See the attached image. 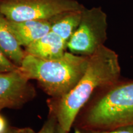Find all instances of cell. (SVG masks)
<instances>
[{
	"instance_id": "cell-1",
	"label": "cell",
	"mask_w": 133,
	"mask_h": 133,
	"mask_svg": "<svg viewBox=\"0 0 133 133\" xmlns=\"http://www.w3.org/2000/svg\"><path fill=\"white\" fill-rule=\"evenodd\" d=\"M121 78L118 56L105 45L89 56L85 72L70 92L59 99L48 101L49 112L56 116L58 124L70 131L78 114L100 88Z\"/></svg>"
},
{
	"instance_id": "cell-2",
	"label": "cell",
	"mask_w": 133,
	"mask_h": 133,
	"mask_svg": "<svg viewBox=\"0 0 133 133\" xmlns=\"http://www.w3.org/2000/svg\"><path fill=\"white\" fill-rule=\"evenodd\" d=\"M74 126L92 130L133 126V79L120 78L98 89L78 114Z\"/></svg>"
},
{
	"instance_id": "cell-3",
	"label": "cell",
	"mask_w": 133,
	"mask_h": 133,
	"mask_svg": "<svg viewBox=\"0 0 133 133\" xmlns=\"http://www.w3.org/2000/svg\"><path fill=\"white\" fill-rule=\"evenodd\" d=\"M89 56L66 51L59 59L44 60L26 54L21 65L29 78L37 81L39 87L52 99L65 96L77 84L85 72Z\"/></svg>"
},
{
	"instance_id": "cell-4",
	"label": "cell",
	"mask_w": 133,
	"mask_h": 133,
	"mask_svg": "<svg viewBox=\"0 0 133 133\" xmlns=\"http://www.w3.org/2000/svg\"><path fill=\"white\" fill-rule=\"evenodd\" d=\"M84 8L77 0H0V13L14 22L50 21L62 12Z\"/></svg>"
},
{
	"instance_id": "cell-5",
	"label": "cell",
	"mask_w": 133,
	"mask_h": 133,
	"mask_svg": "<svg viewBox=\"0 0 133 133\" xmlns=\"http://www.w3.org/2000/svg\"><path fill=\"white\" fill-rule=\"evenodd\" d=\"M107 28V16L102 8H84L78 26L67 42V49L77 55L91 56L104 45Z\"/></svg>"
},
{
	"instance_id": "cell-6",
	"label": "cell",
	"mask_w": 133,
	"mask_h": 133,
	"mask_svg": "<svg viewBox=\"0 0 133 133\" xmlns=\"http://www.w3.org/2000/svg\"><path fill=\"white\" fill-rule=\"evenodd\" d=\"M21 70L0 72V108L21 109L36 97L35 88Z\"/></svg>"
},
{
	"instance_id": "cell-7",
	"label": "cell",
	"mask_w": 133,
	"mask_h": 133,
	"mask_svg": "<svg viewBox=\"0 0 133 133\" xmlns=\"http://www.w3.org/2000/svg\"><path fill=\"white\" fill-rule=\"evenodd\" d=\"M67 49V43L59 35L51 31L25 48L26 54L44 60L62 57Z\"/></svg>"
},
{
	"instance_id": "cell-8",
	"label": "cell",
	"mask_w": 133,
	"mask_h": 133,
	"mask_svg": "<svg viewBox=\"0 0 133 133\" xmlns=\"http://www.w3.org/2000/svg\"><path fill=\"white\" fill-rule=\"evenodd\" d=\"M9 27L22 47L26 48L51 31L49 21L31 20L21 22L8 20Z\"/></svg>"
},
{
	"instance_id": "cell-9",
	"label": "cell",
	"mask_w": 133,
	"mask_h": 133,
	"mask_svg": "<svg viewBox=\"0 0 133 133\" xmlns=\"http://www.w3.org/2000/svg\"><path fill=\"white\" fill-rule=\"evenodd\" d=\"M0 49L8 59L18 66H21L26 56L25 50L11 31L8 20L1 13H0Z\"/></svg>"
},
{
	"instance_id": "cell-10",
	"label": "cell",
	"mask_w": 133,
	"mask_h": 133,
	"mask_svg": "<svg viewBox=\"0 0 133 133\" xmlns=\"http://www.w3.org/2000/svg\"><path fill=\"white\" fill-rule=\"evenodd\" d=\"M83 9L66 11L56 16L50 21L51 31L67 43L79 25Z\"/></svg>"
},
{
	"instance_id": "cell-11",
	"label": "cell",
	"mask_w": 133,
	"mask_h": 133,
	"mask_svg": "<svg viewBox=\"0 0 133 133\" xmlns=\"http://www.w3.org/2000/svg\"><path fill=\"white\" fill-rule=\"evenodd\" d=\"M57 121L56 116L52 113L49 112L48 119L44 123L41 128L36 132L30 128H20L19 133H55Z\"/></svg>"
},
{
	"instance_id": "cell-12",
	"label": "cell",
	"mask_w": 133,
	"mask_h": 133,
	"mask_svg": "<svg viewBox=\"0 0 133 133\" xmlns=\"http://www.w3.org/2000/svg\"><path fill=\"white\" fill-rule=\"evenodd\" d=\"M74 133H133V126H124L108 130H92L75 128Z\"/></svg>"
},
{
	"instance_id": "cell-13",
	"label": "cell",
	"mask_w": 133,
	"mask_h": 133,
	"mask_svg": "<svg viewBox=\"0 0 133 133\" xmlns=\"http://www.w3.org/2000/svg\"><path fill=\"white\" fill-rule=\"evenodd\" d=\"M19 67L8 59L0 49V72L16 70Z\"/></svg>"
},
{
	"instance_id": "cell-14",
	"label": "cell",
	"mask_w": 133,
	"mask_h": 133,
	"mask_svg": "<svg viewBox=\"0 0 133 133\" xmlns=\"http://www.w3.org/2000/svg\"><path fill=\"white\" fill-rule=\"evenodd\" d=\"M8 128L6 119L0 115V133H6Z\"/></svg>"
},
{
	"instance_id": "cell-15",
	"label": "cell",
	"mask_w": 133,
	"mask_h": 133,
	"mask_svg": "<svg viewBox=\"0 0 133 133\" xmlns=\"http://www.w3.org/2000/svg\"><path fill=\"white\" fill-rule=\"evenodd\" d=\"M20 128L9 127L6 133H19Z\"/></svg>"
},
{
	"instance_id": "cell-16",
	"label": "cell",
	"mask_w": 133,
	"mask_h": 133,
	"mask_svg": "<svg viewBox=\"0 0 133 133\" xmlns=\"http://www.w3.org/2000/svg\"><path fill=\"white\" fill-rule=\"evenodd\" d=\"M69 132H67V131L64 130V129H63L57 123V126H56V132H55V133H69Z\"/></svg>"
},
{
	"instance_id": "cell-17",
	"label": "cell",
	"mask_w": 133,
	"mask_h": 133,
	"mask_svg": "<svg viewBox=\"0 0 133 133\" xmlns=\"http://www.w3.org/2000/svg\"><path fill=\"white\" fill-rule=\"evenodd\" d=\"M2 110V109H1V108H0V110Z\"/></svg>"
}]
</instances>
